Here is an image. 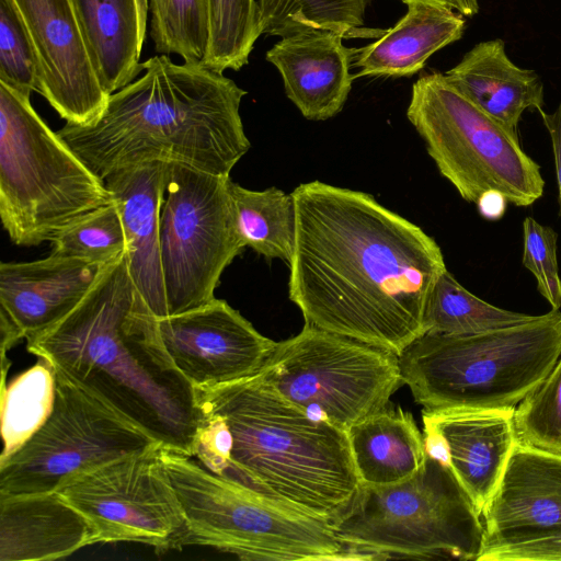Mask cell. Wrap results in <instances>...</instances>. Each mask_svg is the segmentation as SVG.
I'll list each match as a JSON object with an SVG mask.
<instances>
[{"label":"cell","instance_id":"7","mask_svg":"<svg viewBox=\"0 0 561 561\" xmlns=\"http://www.w3.org/2000/svg\"><path fill=\"white\" fill-rule=\"evenodd\" d=\"M161 456L187 520L185 547H213L242 560L370 559L344 546L328 519L264 497L193 456L164 448Z\"/></svg>","mask_w":561,"mask_h":561},{"label":"cell","instance_id":"25","mask_svg":"<svg viewBox=\"0 0 561 561\" xmlns=\"http://www.w3.org/2000/svg\"><path fill=\"white\" fill-rule=\"evenodd\" d=\"M346 434L362 484L400 483L413 477L426 458L423 434L401 407H387L353 424Z\"/></svg>","mask_w":561,"mask_h":561},{"label":"cell","instance_id":"33","mask_svg":"<svg viewBox=\"0 0 561 561\" xmlns=\"http://www.w3.org/2000/svg\"><path fill=\"white\" fill-rule=\"evenodd\" d=\"M518 442L561 454V355L543 381L514 410Z\"/></svg>","mask_w":561,"mask_h":561},{"label":"cell","instance_id":"20","mask_svg":"<svg viewBox=\"0 0 561 561\" xmlns=\"http://www.w3.org/2000/svg\"><path fill=\"white\" fill-rule=\"evenodd\" d=\"M514 410L422 413L423 423L445 438L449 467L480 515L518 443Z\"/></svg>","mask_w":561,"mask_h":561},{"label":"cell","instance_id":"16","mask_svg":"<svg viewBox=\"0 0 561 561\" xmlns=\"http://www.w3.org/2000/svg\"><path fill=\"white\" fill-rule=\"evenodd\" d=\"M105 265L49 254L0 264L1 355L58 322L88 294Z\"/></svg>","mask_w":561,"mask_h":561},{"label":"cell","instance_id":"22","mask_svg":"<svg viewBox=\"0 0 561 561\" xmlns=\"http://www.w3.org/2000/svg\"><path fill=\"white\" fill-rule=\"evenodd\" d=\"M445 78L478 108L513 131L526 110H542L540 78L513 64L499 38L477 44Z\"/></svg>","mask_w":561,"mask_h":561},{"label":"cell","instance_id":"14","mask_svg":"<svg viewBox=\"0 0 561 561\" xmlns=\"http://www.w3.org/2000/svg\"><path fill=\"white\" fill-rule=\"evenodd\" d=\"M38 61V93L68 124L84 125L110 94L100 80L76 0H11Z\"/></svg>","mask_w":561,"mask_h":561},{"label":"cell","instance_id":"23","mask_svg":"<svg viewBox=\"0 0 561 561\" xmlns=\"http://www.w3.org/2000/svg\"><path fill=\"white\" fill-rule=\"evenodd\" d=\"M405 4L408 12L396 25L371 44L353 48L354 78L412 76L434 53L461 38L466 21L460 13L431 2Z\"/></svg>","mask_w":561,"mask_h":561},{"label":"cell","instance_id":"9","mask_svg":"<svg viewBox=\"0 0 561 561\" xmlns=\"http://www.w3.org/2000/svg\"><path fill=\"white\" fill-rule=\"evenodd\" d=\"M407 117L439 173L465 201L476 204L482 193L494 190L527 207L542 196L540 167L522 149L517 131L478 108L445 75L420 76Z\"/></svg>","mask_w":561,"mask_h":561},{"label":"cell","instance_id":"32","mask_svg":"<svg viewBox=\"0 0 561 561\" xmlns=\"http://www.w3.org/2000/svg\"><path fill=\"white\" fill-rule=\"evenodd\" d=\"M150 37L159 55L201 62L208 42L206 0H149Z\"/></svg>","mask_w":561,"mask_h":561},{"label":"cell","instance_id":"5","mask_svg":"<svg viewBox=\"0 0 561 561\" xmlns=\"http://www.w3.org/2000/svg\"><path fill=\"white\" fill-rule=\"evenodd\" d=\"M561 355V311L473 334L425 333L399 356L422 413L514 410Z\"/></svg>","mask_w":561,"mask_h":561},{"label":"cell","instance_id":"37","mask_svg":"<svg viewBox=\"0 0 561 561\" xmlns=\"http://www.w3.org/2000/svg\"><path fill=\"white\" fill-rule=\"evenodd\" d=\"M550 136L558 184L559 215L561 217V105L554 112L538 111Z\"/></svg>","mask_w":561,"mask_h":561},{"label":"cell","instance_id":"31","mask_svg":"<svg viewBox=\"0 0 561 561\" xmlns=\"http://www.w3.org/2000/svg\"><path fill=\"white\" fill-rule=\"evenodd\" d=\"M50 254L107 265L126 252V237L114 201L79 217L50 241Z\"/></svg>","mask_w":561,"mask_h":561},{"label":"cell","instance_id":"38","mask_svg":"<svg viewBox=\"0 0 561 561\" xmlns=\"http://www.w3.org/2000/svg\"><path fill=\"white\" fill-rule=\"evenodd\" d=\"M507 203L502 193L490 190L482 193L476 204L482 217L489 220H496L504 215Z\"/></svg>","mask_w":561,"mask_h":561},{"label":"cell","instance_id":"8","mask_svg":"<svg viewBox=\"0 0 561 561\" xmlns=\"http://www.w3.org/2000/svg\"><path fill=\"white\" fill-rule=\"evenodd\" d=\"M352 549L389 558L478 561L484 525L451 469L426 455L420 470L392 485L360 484L331 522Z\"/></svg>","mask_w":561,"mask_h":561},{"label":"cell","instance_id":"40","mask_svg":"<svg viewBox=\"0 0 561 561\" xmlns=\"http://www.w3.org/2000/svg\"><path fill=\"white\" fill-rule=\"evenodd\" d=\"M407 3L409 1L431 2L447 7L463 16H472L479 11L478 0H401Z\"/></svg>","mask_w":561,"mask_h":561},{"label":"cell","instance_id":"28","mask_svg":"<svg viewBox=\"0 0 561 561\" xmlns=\"http://www.w3.org/2000/svg\"><path fill=\"white\" fill-rule=\"evenodd\" d=\"M56 371L45 359L1 387L0 463L19 450L46 422L55 401Z\"/></svg>","mask_w":561,"mask_h":561},{"label":"cell","instance_id":"35","mask_svg":"<svg viewBox=\"0 0 561 561\" xmlns=\"http://www.w3.org/2000/svg\"><path fill=\"white\" fill-rule=\"evenodd\" d=\"M557 232L533 217L523 222V265L537 280V290L553 310L561 308V279L557 261Z\"/></svg>","mask_w":561,"mask_h":561},{"label":"cell","instance_id":"18","mask_svg":"<svg viewBox=\"0 0 561 561\" xmlns=\"http://www.w3.org/2000/svg\"><path fill=\"white\" fill-rule=\"evenodd\" d=\"M168 170L169 162L147 161L121 168L103 180L121 213L131 278L158 319L168 317L160 257Z\"/></svg>","mask_w":561,"mask_h":561},{"label":"cell","instance_id":"27","mask_svg":"<svg viewBox=\"0 0 561 561\" xmlns=\"http://www.w3.org/2000/svg\"><path fill=\"white\" fill-rule=\"evenodd\" d=\"M371 0H259L261 34L287 36L318 28L344 39L379 38L385 31L366 28L365 14Z\"/></svg>","mask_w":561,"mask_h":561},{"label":"cell","instance_id":"12","mask_svg":"<svg viewBox=\"0 0 561 561\" xmlns=\"http://www.w3.org/2000/svg\"><path fill=\"white\" fill-rule=\"evenodd\" d=\"M230 176L169 163L160 216L168 316L215 298L226 267L245 248L229 193Z\"/></svg>","mask_w":561,"mask_h":561},{"label":"cell","instance_id":"6","mask_svg":"<svg viewBox=\"0 0 561 561\" xmlns=\"http://www.w3.org/2000/svg\"><path fill=\"white\" fill-rule=\"evenodd\" d=\"M30 96L0 81V218L21 247L51 241L113 201L104 181L48 127Z\"/></svg>","mask_w":561,"mask_h":561},{"label":"cell","instance_id":"36","mask_svg":"<svg viewBox=\"0 0 561 561\" xmlns=\"http://www.w3.org/2000/svg\"><path fill=\"white\" fill-rule=\"evenodd\" d=\"M478 561H561V528L484 549Z\"/></svg>","mask_w":561,"mask_h":561},{"label":"cell","instance_id":"30","mask_svg":"<svg viewBox=\"0 0 561 561\" xmlns=\"http://www.w3.org/2000/svg\"><path fill=\"white\" fill-rule=\"evenodd\" d=\"M208 42L201 61L224 72L240 70L249 62L256 39L262 35L256 0H206Z\"/></svg>","mask_w":561,"mask_h":561},{"label":"cell","instance_id":"13","mask_svg":"<svg viewBox=\"0 0 561 561\" xmlns=\"http://www.w3.org/2000/svg\"><path fill=\"white\" fill-rule=\"evenodd\" d=\"M161 448L110 461L58 490L91 522L98 542H139L158 550L185 547L188 525Z\"/></svg>","mask_w":561,"mask_h":561},{"label":"cell","instance_id":"11","mask_svg":"<svg viewBox=\"0 0 561 561\" xmlns=\"http://www.w3.org/2000/svg\"><path fill=\"white\" fill-rule=\"evenodd\" d=\"M157 445L98 396L56 373L48 419L0 463V496L58 491L85 472Z\"/></svg>","mask_w":561,"mask_h":561},{"label":"cell","instance_id":"29","mask_svg":"<svg viewBox=\"0 0 561 561\" xmlns=\"http://www.w3.org/2000/svg\"><path fill=\"white\" fill-rule=\"evenodd\" d=\"M535 316L495 307L467 290L447 270L428 298L423 332L473 334L529 321Z\"/></svg>","mask_w":561,"mask_h":561},{"label":"cell","instance_id":"2","mask_svg":"<svg viewBox=\"0 0 561 561\" xmlns=\"http://www.w3.org/2000/svg\"><path fill=\"white\" fill-rule=\"evenodd\" d=\"M158 320L131 278L125 252L103 267L68 314L28 337L26 348L162 448L193 456L204 414L195 388L163 344Z\"/></svg>","mask_w":561,"mask_h":561},{"label":"cell","instance_id":"19","mask_svg":"<svg viewBox=\"0 0 561 561\" xmlns=\"http://www.w3.org/2000/svg\"><path fill=\"white\" fill-rule=\"evenodd\" d=\"M328 30H307L280 38L266 53L279 71L287 98L302 116L325 121L343 108L352 88L353 48Z\"/></svg>","mask_w":561,"mask_h":561},{"label":"cell","instance_id":"21","mask_svg":"<svg viewBox=\"0 0 561 561\" xmlns=\"http://www.w3.org/2000/svg\"><path fill=\"white\" fill-rule=\"evenodd\" d=\"M98 542L91 522L58 491L0 496V560L67 557Z\"/></svg>","mask_w":561,"mask_h":561},{"label":"cell","instance_id":"34","mask_svg":"<svg viewBox=\"0 0 561 561\" xmlns=\"http://www.w3.org/2000/svg\"><path fill=\"white\" fill-rule=\"evenodd\" d=\"M0 81L28 94L38 91L37 56L11 0H0Z\"/></svg>","mask_w":561,"mask_h":561},{"label":"cell","instance_id":"1","mask_svg":"<svg viewBox=\"0 0 561 561\" xmlns=\"http://www.w3.org/2000/svg\"><path fill=\"white\" fill-rule=\"evenodd\" d=\"M291 196L288 296L305 324L400 356L424 334L428 298L447 270L439 245L370 194L312 181Z\"/></svg>","mask_w":561,"mask_h":561},{"label":"cell","instance_id":"3","mask_svg":"<svg viewBox=\"0 0 561 561\" xmlns=\"http://www.w3.org/2000/svg\"><path fill=\"white\" fill-rule=\"evenodd\" d=\"M204 414L193 457L264 497L335 519L360 480L347 434L316 420L255 374L195 389Z\"/></svg>","mask_w":561,"mask_h":561},{"label":"cell","instance_id":"15","mask_svg":"<svg viewBox=\"0 0 561 561\" xmlns=\"http://www.w3.org/2000/svg\"><path fill=\"white\" fill-rule=\"evenodd\" d=\"M163 344L195 389H208L255 375L277 342L262 335L226 300L158 320Z\"/></svg>","mask_w":561,"mask_h":561},{"label":"cell","instance_id":"10","mask_svg":"<svg viewBox=\"0 0 561 561\" xmlns=\"http://www.w3.org/2000/svg\"><path fill=\"white\" fill-rule=\"evenodd\" d=\"M256 374L309 416L345 432L387 408L403 385L394 353L309 324L277 342Z\"/></svg>","mask_w":561,"mask_h":561},{"label":"cell","instance_id":"26","mask_svg":"<svg viewBox=\"0 0 561 561\" xmlns=\"http://www.w3.org/2000/svg\"><path fill=\"white\" fill-rule=\"evenodd\" d=\"M236 224L244 247L265 256L290 264L296 233L295 204L291 194L277 187L253 191L229 181Z\"/></svg>","mask_w":561,"mask_h":561},{"label":"cell","instance_id":"39","mask_svg":"<svg viewBox=\"0 0 561 561\" xmlns=\"http://www.w3.org/2000/svg\"><path fill=\"white\" fill-rule=\"evenodd\" d=\"M423 430L426 455L449 467V451L443 435L434 427L425 423H423Z\"/></svg>","mask_w":561,"mask_h":561},{"label":"cell","instance_id":"4","mask_svg":"<svg viewBox=\"0 0 561 561\" xmlns=\"http://www.w3.org/2000/svg\"><path fill=\"white\" fill-rule=\"evenodd\" d=\"M144 75L112 93L84 125L58 135L102 181L133 164L161 160L230 176L249 151L240 105L247 91L201 62L156 55Z\"/></svg>","mask_w":561,"mask_h":561},{"label":"cell","instance_id":"17","mask_svg":"<svg viewBox=\"0 0 561 561\" xmlns=\"http://www.w3.org/2000/svg\"><path fill=\"white\" fill-rule=\"evenodd\" d=\"M481 516L482 550L560 529L561 454L518 442Z\"/></svg>","mask_w":561,"mask_h":561},{"label":"cell","instance_id":"24","mask_svg":"<svg viewBox=\"0 0 561 561\" xmlns=\"http://www.w3.org/2000/svg\"><path fill=\"white\" fill-rule=\"evenodd\" d=\"M100 80L112 93L142 70L149 0H76Z\"/></svg>","mask_w":561,"mask_h":561}]
</instances>
